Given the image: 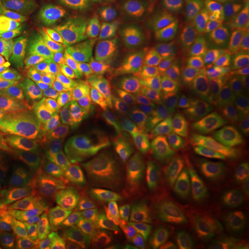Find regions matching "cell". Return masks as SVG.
<instances>
[{
    "label": "cell",
    "mask_w": 249,
    "mask_h": 249,
    "mask_svg": "<svg viewBox=\"0 0 249 249\" xmlns=\"http://www.w3.org/2000/svg\"><path fill=\"white\" fill-rule=\"evenodd\" d=\"M232 249H249V242L247 241H234L231 242Z\"/></svg>",
    "instance_id": "31"
},
{
    "label": "cell",
    "mask_w": 249,
    "mask_h": 249,
    "mask_svg": "<svg viewBox=\"0 0 249 249\" xmlns=\"http://www.w3.org/2000/svg\"><path fill=\"white\" fill-rule=\"evenodd\" d=\"M0 194L25 202L31 196V190L25 184H17L9 169L0 163Z\"/></svg>",
    "instance_id": "24"
},
{
    "label": "cell",
    "mask_w": 249,
    "mask_h": 249,
    "mask_svg": "<svg viewBox=\"0 0 249 249\" xmlns=\"http://www.w3.org/2000/svg\"><path fill=\"white\" fill-rule=\"evenodd\" d=\"M80 133V116L70 109H60L42 118L37 154L27 180L55 208L71 204Z\"/></svg>",
    "instance_id": "4"
},
{
    "label": "cell",
    "mask_w": 249,
    "mask_h": 249,
    "mask_svg": "<svg viewBox=\"0 0 249 249\" xmlns=\"http://www.w3.org/2000/svg\"><path fill=\"white\" fill-rule=\"evenodd\" d=\"M193 172L196 191L205 196L220 212L230 235L242 237L249 224L234 202L231 186L205 160L198 145L193 154Z\"/></svg>",
    "instance_id": "10"
},
{
    "label": "cell",
    "mask_w": 249,
    "mask_h": 249,
    "mask_svg": "<svg viewBox=\"0 0 249 249\" xmlns=\"http://www.w3.org/2000/svg\"><path fill=\"white\" fill-rule=\"evenodd\" d=\"M193 154L160 157L157 180L172 193L196 191Z\"/></svg>",
    "instance_id": "20"
},
{
    "label": "cell",
    "mask_w": 249,
    "mask_h": 249,
    "mask_svg": "<svg viewBox=\"0 0 249 249\" xmlns=\"http://www.w3.org/2000/svg\"><path fill=\"white\" fill-rule=\"evenodd\" d=\"M65 88L67 79L58 76L42 89L0 101V114L14 118H32L40 115L61 104L65 94Z\"/></svg>",
    "instance_id": "15"
},
{
    "label": "cell",
    "mask_w": 249,
    "mask_h": 249,
    "mask_svg": "<svg viewBox=\"0 0 249 249\" xmlns=\"http://www.w3.org/2000/svg\"><path fill=\"white\" fill-rule=\"evenodd\" d=\"M136 176L134 172L112 163H88L73 178L72 194L75 204L83 209L94 201L107 196L112 190L132 181Z\"/></svg>",
    "instance_id": "12"
},
{
    "label": "cell",
    "mask_w": 249,
    "mask_h": 249,
    "mask_svg": "<svg viewBox=\"0 0 249 249\" xmlns=\"http://www.w3.org/2000/svg\"><path fill=\"white\" fill-rule=\"evenodd\" d=\"M126 89L133 93L152 115L168 126L190 132V121L184 108L166 90L150 85L127 83Z\"/></svg>",
    "instance_id": "16"
},
{
    "label": "cell",
    "mask_w": 249,
    "mask_h": 249,
    "mask_svg": "<svg viewBox=\"0 0 249 249\" xmlns=\"http://www.w3.org/2000/svg\"><path fill=\"white\" fill-rule=\"evenodd\" d=\"M55 242H32L0 235V249H55Z\"/></svg>",
    "instance_id": "25"
},
{
    "label": "cell",
    "mask_w": 249,
    "mask_h": 249,
    "mask_svg": "<svg viewBox=\"0 0 249 249\" xmlns=\"http://www.w3.org/2000/svg\"><path fill=\"white\" fill-rule=\"evenodd\" d=\"M83 151L86 165L112 163L136 175H158L160 157L142 142L121 103H108L91 116Z\"/></svg>",
    "instance_id": "5"
},
{
    "label": "cell",
    "mask_w": 249,
    "mask_h": 249,
    "mask_svg": "<svg viewBox=\"0 0 249 249\" xmlns=\"http://www.w3.org/2000/svg\"><path fill=\"white\" fill-rule=\"evenodd\" d=\"M60 249H106V247L98 244L97 241L91 240L89 235H78Z\"/></svg>",
    "instance_id": "27"
},
{
    "label": "cell",
    "mask_w": 249,
    "mask_h": 249,
    "mask_svg": "<svg viewBox=\"0 0 249 249\" xmlns=\"http://www.w3.org/2000/svg\"><path fill=\"white\" fill-rule=\"evenodd\" d=\"M0 235L32 242H57L65 235V227L45 208L24 205L0 220Z\"/></svg>",
    "instance_id": "11"
},
{
    "label": "cell",
    "mask_w": 249,
    "mask_h": 249,
    "mask_svg": "<svg viewBox=\"0 0 249 249\" xmlns=\"http://www.w3.org/2000/svg\"><path fill=\"white\" fill-rule=\"evenodd\" d=\"M106 249H133V248H130V247H129V245H126L124 242H121V244H115V245L107 247Z\"/></svg>",
    "instance_id": "32"
},
{
    "label": "cell",
    "mask_w": 249,
    "mask_h": 249,
    "mask_svg": "<svg viewBox=\"0 0 249 249\" xmlns=\"http://www.w3.org/2000/svg\"><path fill=\"white\" fill-rule=\"evenodd\" d=\"M196 40L198 32L184 18L142 13L121 28L114 53L132 73L151 76L190 52Z\"/></svg>",
    "instance_id": "2"
},
{
    "label": "cell",
    "mask_w": 249,
    "mask_h": 249,
    "mask_svg": "<svg viewBox=\"0 0 249 249\" xmlns=\"http://www.w3.org/2000/svg\"><path fill=\"white\" fill-rule=\"evenodd\" d=\"M157 180L151 175H139L129 183L118 187L100 198L101 202L107 205L116 214L122 217H144V196L145 191Z\"/></svg>",
    "instance_id": "19"
},
{
    "label": "cell",
    "mask_w": 249,
    "mask_h": 249,
    "mask_svg": "<svg viewBox=\"0 0 249 249\" xmlns=\"http://www.w3.org/2000/svg\"><path fill=\"white\" fill-rule=\"evenodd\" d=\"M181 213L196 229L214 237L230 235L220 212L196 191L176 193Z\"/></svg>",
    "instance_id": "18"
},
{
    "label": "cell",
    "mask_w": 249,
    "mask_h": 249,
    "mask_svg": "<svg viewBox=\"0 0 249 249\" xmlns=\"http://www.w3.org/2000/svg\"><path fill=\"white\" fill-rule=\"evenodd\" d=\"M17 28L82 49L97 40L115 16L106 0H3Z\"/></svg>",
    "instance_id": "3"
},
{
    "label": "cell",
    "mask_w": 249,
    "mask_h": 249,
    "mask_svg": "<svg viewBox=\"0 0 249 249\" xmlns=\"http://www.w3.org/2000/svg\"><path fill=\"white\" fill-rule=\"evenodd\" d=\"M118 97L142 142L155 155L170 157L194 152L196 139L190 132L160 122L126 88L119 91Z\"/></svg>",
    "instance_id": "6"
},
{
    "label": "cell",
    "mask_w": 249,
    "mask_h": 249,
    "mask_svg": "<svg viewBox=\"0 0 249 249\" xmlns=\"http://www.w3.org/2000/svg\"><path fill=\"white\" fill-rule=\"evenodd\" d=\"M42 134L40 118H14L0 114V163L25 183L37 154Z\"/></svg>",
    "instance_id": "8"
},
{
    "label": "cell",
    "mask_w": 249,
    "mask_h": 249,
    "mask_svg": "<svg viewBox=\"0 0 249 249\" xmlns=\"http://www.w3.org/2000/svg\"><path fill=\"white\" fill-rule=\"evenodd\" d=\"M60 75L61 70L47 62L6 43L0 46V101L42 89Z\"/></svg>",
    "instance_id": "9"
},
{
    "label": "cell",
    "mask_w": 249,
    "mask_h": 249,
    "mask_svg": "<svg viewBox=\"0 0 249 249\" xmlns=\"http://www.w3.org/2000/svg\"><path fill=\"white\" fill-rule=\"evenodd\" d=\"M6 45L16 47L22 53L50 64L57 70L68 68L78 64L82 58L79 49L61 43L50 36L42 35L34 31H28L14 25Z\"/></svg>",
    "instance_id": "14"
},
{
    "label": "cell",
    "mask_w": 249,
    "mask_h": 249,
    "mask_svg": "<svg viewBox=\"0 0 249 249\" xmlns=\"http://www.w3.org/2000/svg\"><path fill=\"white\" fill-rule=\"evenodd\" d=\"M231 191L234 202H235L237 208L240 209V212L249 224V187L231 186Z\"/></svg>",
    "instance_id": "26"
},
{
    "label": "cell",
    "mask_w": 249,
    "mask_h": 249,
    "mask_svg": "<svg viewBox=\"0 0 249 249\" xmlns=\"http://www.w3.org/2000/svg\"><path fill=\"white\" fill-rule=\"evenodd\" d=\"M168 237L184 249H232L231 244L196 229L183 214L168 224Z\"/></svg>",
    "instance_id": "23"
},
{
    "label": "cell",
    "mask_w": 249,
    "mask_h": 249,
    "mask_svg": "<svg viewBox=\"0 0 249 249\" xmlns=\"http://www.w3.org/2000/svg\"><path fill=\"white\" fill-rule=\"evenodd\" d=\"M190 121L196 142L249 122V52L224 49L163 82Z\"/></svg>",
    "instance_id": "1"
},
{
    "label": "cell",
    "mask_w": 249,
    "mask_h": 249,
    "mask_svg": "<svg viewBox=\"0 0 249 249\" xmlns=\"http://www.w3.org/2000/svg\"><path fill=\"white\" fill-rule=\"evenodd\" d=\"M124 242L133 249H160L168 237V227L152 219L124 217Z\"/></svg>",
    "instance_id": "21"
},
{
    "label": "cell",
    "mask_w": 249,
    "mask_h": 249,
    "mask_svg": "<svg viewBox=\"0 0 249 249\" xmlns=\"http://www.w3.org/2000/svg\"><path fill=\"white\" fill-rule=\"evenodd\" d=\"M160 249H184L183 247H180L176 241L173 240V238H170V237H166V240L163 241V244H162V247Z\"/></svg>",
    "instance_id": "30"
},
{
    "label": "cell",
    "mask_w": 249,
    "mask_h": 249,
    "mask_svg": "<svg viewBox=\"0 0 249 249\" xmlns=\"http://www.w3.org/2000/svg\"><path fill=\"white\" fill-rule=\"evenodd\" d=\"M176 193H172L158 180L152 183L144 196V217L163 223L166 227L178 216H181Z\"/></svg>",
    "instance_id": "22"
},
{
    "label": "cell",
    "mask_w": 249,
    "mask_h": 249,
    "mask_svg": "<svg viewBox=\"0 0 249 249\" xmlns=\"http://www.w3.org/2000/svg\"><path fill=\"white\" fill-rule=\"evenodd\" d=\"M13 28H14V24L10 21L3 0H0V42L7 43Z\"/></svg>",
    "instance_id": "28"
},
{
    "label": "cell",
    "mask_w": 249,
    "mask_h": 249,
    "mask_svg": "<svg viewBox=\"0 0 249 249\" xmlns=\"http://www.w3.org/2000/svg\"><path fill=\"white\" fill-rule=\"evenodd\" d=\"M22 206H24V202L17 201V199H14L9 196L0 194V220L7 217L10 213L16 212L17 209L22 208Z\"/></svg>",
    "instance_id": "29"
},
{
    "label": "cell",
    "mask_w": 249,
    "mask_h": 249,
    "mask_svg": "<svg viewBox=\"0 0 249 249\" xmlns=\"http://www.w3.org/2000/svg\"><path fill=\"white\" fill-rule=\"evenodd\" d=\"M198 148L229 184L249 187V122L199 142Z\"/></svg>",
    "instance_id": "7"
},
{
    "label": "cell",
    "mask_w": 249,
    "mask_h": 249,
    "mask_svg": "<svg viewBox=\"0 0 249 249\" xmlns=\"http://www.w3.org/2000/svg\"><path fill=\"white\" fill-rule=\"evenodd\" d=\"M80 224L86 235L94 238L106 248L124 242V217L116 214L100 199L82 209Z\"/></svg>",
    "instance_id": "17"
},
{
    "label": "cell",
    "mask_w": 249,
    "mask_h": 249,
    "mask_svg": "<svg viewBox=\"0 0 249 249\" xmlns=\"http://www.w3.org/2000/svg\"><path fill=\"white\" fill-rule=\"evenodd\" d=\"M191 17L229 31H249V0H176Z\"/></svg>",
    "instance_id": "13"
}]
</instances>
